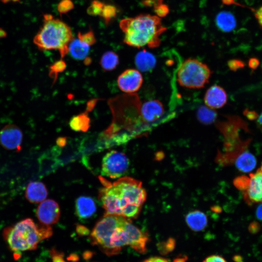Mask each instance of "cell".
Wrapping results in <instances>:
<instances>
[{
  "label": "cell",
  "mask_w": 262,
  "mask_h": 262,
  "mask_svg": "<svg viewBox=\"0 0 262 262\" xmlns=\"http://www.w3.org/2000/svg\"><path fill=\"white\" fill-rule=\"evenodd\" d=\"M92 244L107 256L118 254L126 246L136 252H147L149 237L147 232L134 225L130 219L107 214L95 225L90 234Z\"/></svg>",
  "instance_id": "6da1fadb"
},
{
  "label": "cell",
  "mask_w": 262,
  "mask_h": 262,
  "mask_svg": "<svg viewBox=\"0 0 262 262\" xmlns=\"http://www.w3.org/2000/svg\"><path fill=\"white\" fill-rule=\"evenodd\" d=\"M103 185L98 198L105 215L114 214L129 219L137 218L147 198V192L141 181L123 177L111 182L99 177Z\"/></svg>",
  "instance_id": "7a4b0ae2"
},
{
  "label": "cell",
  "mask_w": 262,
  "mask_h": 262,
  "mask_svg": "<svg viewBox=\"0 0 262 262\" xmlns=\"http://www.w3.org/2000/svg\"><path fill=\"white\" fill-rule=\"evenodd\" d=\"M119 27L124 35V42L136 48L158 47L161 35L167 30L160 17L149 14L125 18L120 21Z\"/></svg>",
  "instance_id": "3957f363"
},
{
  "label": "cell",
  "mask_w": 262,
  "mask_h": 262,
  "mask_svg": "<svg viewBox=\"0 0 262 262\" xmlns=\"http://www.w3.org/2000/svg\"><path fill=\"white\" fill-rule=\"evenodd\" d=\"M52 233L50 226L37 224L29 218L4 228L2 236L16 260L22 252L36 249L38 245L43 240L49 238Z\"/></svg>",
  "instance_id": "277c9868"
},
{
  "label": "cell",
  "mask_w": 262,
  "mask_h": 262,
  "mask_svg": "<svg viewBox=\"0 0 262 262\" xmlns=\"http://www.w3.org/2000/svg\"><path fill=\"white\" fill-rule=\"evenodd\" d=\"M73 38L68 25L51 15L46 14L33 42L41 50H58L63 58L68 52L69 44Z\"/></svg>",
  "instance_id": "5b68a950"
},
{
  "label": "cell",
  "mask_w": 262,
  "mask_h": 262,
  "mask_svg": "<svg viewBox=\"0 0 262 262\" xmlns=\"http://www.w3.org/2000/svg\"><path fill=\"white\" fill-rule=\"evenodd\" d=\"M212 73L206 64L196 59L188 58L180 66L177 81L182 87L200 89L209 82Z\"/></svg>",
  "instance_id": "8992f818"
},
{
  "label": "cell",
  "mask_w": 262,
  "mask_h": 262,
  "mask_svg": "<svg viewBox=\"0 0 262 262\" xmlns=\"http://www.w3.org/2000/svg\"><path fill=\"white\" fill-rule=\"evenodd\" d=\"M128 158L123 153L112 150L103 157L101 165V173L111 179L122 177L129 166Z\"/></svg>",
  "instance_id": "52a82bcc"
},
{
  "label": "cell",
  "mask_w": 262,
  "mask_h": 262,
  "mask_svg": "<svg viewBox=\"0 0 262 262\" xmlns=\"http://www.w3.org/2000/svg\"><path fill=\"white\" fill-rule=\"evenodd\" d=\"M22 140V131L15 124L6 125L0 131V145L7 150L20 151Z\"/></svg>",
  "instance_id": "ba28073f"
},
{
  "label": "cell",
  "mask_w": 262,
  "mask_h": 262,
  "mask_svg": "<svg viewBox=\"0 0 262 262\" xmlns=\"http://www.w3.org/2000/svg\"><path fill=\"white\" fill-rule=\"evenodd\" d=\"M36 213L41 224L50 226L58 222L60 215V210L56 201L48 199L40 203Z\"/></svg>",
  "instance_id": "9c48e42d"
},
{
  "label": "cell",
  "mask_w": 262,
  "mask_h": 262,
  "mask_svg": "<svg viewBox=\"0 0 262 262\" xmlns=\"http://www.w3.org/2000/svg\"><path fill=\"white\" fill-rule=\"evenodd\" d=\"M119 89L126 93H134L141 87L143 78L139 71L128 69L123 72L117 78Z\"/></svg>",
  "instance_id": "30bf717a"
},
{
  "label": "cell",
  "mask_w": 262,
  "mask_h": 262,
  "mask_svg": "<svg viewBox=\"0 0 262 262\" xmlns=\"http://www.w3.org/2000/svg\"><path fill=\"white\" fill-rule=\"evenodd\" d=\"M164 112L163 104L157 99L149 100L140 105V115L143 121L147 124L159 120Z\"/></svg>",
  "instance_id": "8fae6325"
},
{
  "label": "cell",
  "mask_w": 262,
  "mask_h": 262,
  "mask_svg": "<svg viewBox=\"0 0 262 262\" xmlns=\"http://www.w3.org/2000/svg\"><path fill=\"white\" fill-rule=\"evenodd\" d=\"M227 101L225 90L218 85L211 86L206 92L204 101L206 106L213 110L224 106Z\"/></svg>",
  "instance_id": "7c38bea8"
},
{
  "label": "cell",
  "mask_w": 262,
  "mask_h": 262,
  "mask_svg": "<svg viewBox=\"0 0 262 262\" xmlns=\"http://www.w3.org/2000/svg\"><path fill=\"white\" fill-rule=\"evenodd\" d=\"M250 181L245 197L249 202H262V171L259 168L249 175Z\"/></svg>",
  "instance_id": "4fadbf2b"
},
{
  "label": "cell",
  "mask_w": 262,
  "mask_h": 262,
  "mask_svg": "<svg viewBox=\"0 0 262 262\" xmlns=\"http://www.w3.org/2000/svg\"><path fill=\"white\" fill-rule=\"evenodd\" d=\"M47 196L48 190L41 182H30L26 187L25 197L32 203H40L46 199Z\"/></svg>",
  "instance_id": "5bb4252c"
},
{
  "label": "cell",
  "mask_w": 262,
  "mask_h": 262,
  "mask_svg": "<svg viewBox=\"0 0 262 262\" xmlns=\"http://www.w3.org/2000/svg\"><path fill=\"white\" fill-rule=\"evenodd\" d=\"M75 208L78 216L82 219L90 217L96 211V206L94 200L85 196H82L77 199Z\"/></svg>",
  "instance_id": "9a60e30c"
},
{
  "label": "cell",
  "mask_w": 262,
  "mask_h": 262,
  "mask_svg": "<svg viewBox=\"0 0 262 262\" xmlns=\"http://www.w3.org/2000/svg\"><path fill=\"white\" fill-rule=\"evenodd\" d=\"M185 221L189 228L195 231L203 230L208 224L206 215L197 210L189 212L185 216Z\"/></svg>",
  "instance_id": "2e32d148"
},
{
  "label": "cell",
  "mask_w": 262,
  "mask_h": 262,
  "mask_svg": "<svg viewBox=\"0 0 262 262\" xmlns=\"http://www.w3.org/2000/svg\"><path fill=\"white\" fill-rule=\"evenodd\" d=\"M90 47L88 44L80 40L78 38H73L69 44L68 52L74 59L85 61L88 58L87 56Z\"/></svg>",
  "instance_id": "e0dca14e"
},
{
  "label": "cell",
  "mask_w": 262,
  "mask_h": 262,
  "mask_svg": "<svg viewBox=\"0 0 262 262\" xmlns=\"http://www.w3.org/2000/svg\"><path fill=\"white\" fill-rule=\"evenodd\" d=\"M135 63L137 68L140 71L147 72L154 67L156 58L152 54L144 49L136 54Z\"/></svg>",
  "instance_id": "ac0fdd59"
},
{
  "label": "cell",
  "mask_w": 262,
  "mask_h": 262,
  "mask_svg": "<svg viewBox=\"0 0 262 262\" xmlns=\"http://www.w3.org/2000/svg\"><path fill=\"white\" fill-rule=\"evenodd\" d=\"M215 23L218 28L224 32H231L236 26V20L234 16L228 11L219 13L216 16Z\"/></svg>",
  "instance_id": "d6986e66"
},
{
  "label": "cell",
  "mask_w": 262,
  "mask_h": 262,
  "mask_svg": "<svg viewBox=\"0 0 262 262\" xmlns=\"http://www.w3.org/2000/svg\"><path fill=\"white\" fill-rule=\"evenodd\" d=\"M257 164L255 157L248 151L242 152L236 159L235 165L239 170L248 173L253 170Z\"/></svg>",
  "instance_id": "ffe728a7"
},
{
  "label": "cell",
  "mask_w": 262,
  "mask_h": 262,
  "mask_svg": "<svg viewBox=\"0 0 262 262\" xmlns=\"http://www.w3.org/2000/svg\"><path fill=\"white\" fill-rule=\"evenodd\" d=\"M69 124L74 131L85 132L90 127V118L86 113H83L72 117Z\"/></svg>",
  "instance_id": "44dd1931"
},
{
  "label": "cell",
  "mask_w": 262,
  "mask_h": 262,
  "mask_svg": "<svg viewBox=\"0 0 262 262\" xmlns=\"http://www.w3.org/2000/svg\"><path fill=\"white\" fill-rule=\"evenodd\" d=\"M119 63L118 55L114 51H107L101 56L100 65L105 71L114 70Z\"/></svg>",
  "instance_id": "7402d4cb"
},
{
  "label": "cell",
  "mask_w": 262,
  "mask_h": 262,
  "mask_svg": "<svg viewBox=\"0 0 262 262\" xmlns=\"http://www.w3.org/2000/svg\"><path fill=\"white\" fill-rule=\"evenodd\" d=\"M216 115V113L214 110L207 106H201L198 110V119L203 124L212 123L215 120Z\"/></svg>",
  "instance_id": "603a6c76"
},
{
  "label": "cell",
  "mask_w": 262,
  "mask_h": 262,
  "mask_svg": "<svg viewBox=\"0 0 262 262\" xmlns=\"http://www.w3.org/2000/svg\"><path fill=\"white\" fill-rule=\"evenodd\" d=\"M117 8L110 4H105L100 16L103 19L105 24L108 25L117 15Z\"/></svg>",
  "instance_id": "cb8c5ba5"
},
{
  "label": "cell",
  "mask_w": 262,
  "mask_h": 262,
  "mask_svg": "<svg viewBox=\"0 0 262 262\" xmlns=\"http://www.w3.org/2000/svg\"><path fill=\"white\" fill-rule=\"evenodd\" d=\"M176 241L173 238H169L164 241L159 243L157 249L159 253L163 255H166L172 252L175 247Z\"/></svg>",
  "instance_id": "d4e9b609"
},
{
  "label": "cell",
  "mask_w": 262,
  "mask_h": 262,
  "mask_svg": "<svg viewBox=\"0 0 262 262\" xmlns=\"http://www.w3.org/2000/svg\"><path fill=\"white\" fill-rule=\"evenodd\" d=\"M66 68V63L63 60L54 62L49 67V75L55 81L59 73L63 72Z\"/></svg>",
  "instance_id": "484cf974"
},
{
  "label": "cell",
  "mask_w": 262,
  "mask_h": 262,
  "mask_svg": "<svg viewBox=\"0 0 262 262\" xmlns=\"http://www.w3.org/2000/svg\"><path fill=\"white\" fill-rule=\"evenodd\" d=\"M105 3L99 0H93L87 9V13L90 16L100 15Z\"/></svg>",
  "instance_id": "4316f807"
},
{
  "label": "cell",
  "mask_w": 262,
  "mask_h": 262,
  "mask_svg": "<svg viewBox=\"0 0 262 262\" xmlns=\"http://www.w3.org/2000/svg\"><path fill=\"white\" fill-rule=\"evenodd\" d=\"M250 178L246 176H241L237 177L233 180L235 186L240 190L246 191L248 188Z\"/></svg>",
  "instance_id": "83f0119b"
},
{
  "label": "cell",
  "mask_w": 262,
  "mask_h": 262,
  "mask_svg": "<svg viewBox=\"0 0 262 262\" xmlns=\"http://www.w3.org/2000/svg\"><path fill=\"white\" fill-rule=\"evenodd\" d=\"M78 38L80 40L87 43L90 46L94 45L96 42L95 36L92 30H90L85 33L79 32Z\"/></svg>",
  "instance_id": "f1b7e54d"
},
{
  "label": "cell",
  "mask_w": 262,
  "mask_h": 262,
  "mask_svg": "<svg viewBox=\"0 0 262 262\" xmlns=\"http://www.w3.org/2000/svg\"><path fill=\"white\" fill-rule=\"evenodd\" d=\"M74 3L71 0H62L57 5V10L61 14H65L74 8Z\"/></svg>",
  "instance_id": "f546056e"
},
{
  "label": "cell",
  "mask_w": 262,
  "mask_h": 262,
  "mask_svg": "<svg viewBox=\"0 0 262 262\" xmlns=\"http://www.w3.org/2000/svg\"><path fill=\"white\" fill-rule=\"evenodd\" d=\"M153 9L155 13L159 17H165L169 12L168 6L166 4L164 3L157 5Z\"/></svg>",
  "instance_id": "4dcf8cb0"
},
{
  "label": "cell",
  "mask_w": 262,
  "mask_h": 262,
  "mask_svg": "<svg viewBox=\"0 0 262 262\" xmlns=\"http://www.w3.org/2000/svg\"><path fill=\"white\" fill-rule=\"evenodd\" d=\"M228 65L231 70L235 71L239 68L244 67L245 64L243 61L240 60L233 59L229 62Z\"/></svg>",
  "instance_id": "1f68e13d"
},
{
  "label": "cell",
  "mask_w": 262,
  "mask_h": 262,
  "mask_svg": "<svg viewBox=\"0 0 262 262\" xmlns=\"http://www.w3.org/2000/svg\"><path fill=\"white\" fill-rule=\"evenodd\" d=\"M202 262H227V261L222 256L214 254L208 256Z\"/></svg>",
  "instance_id": "d6a6232c"
},
{
  "label": "cell",
  "mask_w": 262,
  "mask_h": 262,
  "mask_svg": "<svg viewBox=\"0 0 262 262\" xmlns=\"http://www.w3.org/2000/svg\"><path fill=\"white\" fill-rule=\"evenodd\" d=\"M248 229L250 233L256 234L260 231L261 226L258 222L253 221L248 225Z\"/></svg>",
  "instance_id": "836d02e7"
},
{
  "label": "cell",
  "mask_w": 262,
  "mask_h": 262,
  "mask_svg": "<svg viewBox=\"0 0 262 262\" xmlns=\"http://www.w3.org/2000/svg\"><path fill=\"white\" fill-rule=\"evenodd\" d=\"M163 0H144L142 1V3L145 6H152L154 8L157 5L163 3Z\"/></svg>",
  "instance_id": "e575fe53"
},
{
  "label": "cell",
  "mask_w": 262,
  "mask_h": 262,
  "mask_svg": "<svg viewBox=\"0 0 262 262\" xmlns=\"http://www.w3.org/2000/svg\"><path fill=\"white\" fill-rule=\"evenodd\" d=\"M141 262H170L166 258L158 257V256H154L145 259Z\"/></svg>",
  "instance_id": "d590c367"
},
{
  "label": "cell",
  "mask_w": 262,
  "mask_h": 262,
  "mask_svg": "<svg viewBox=\"0 0 262 262\" xmlns=\"http://www.w3.org/2000/svg\"><path fill=\"white\" fill-rule=\"evenodd\" d=\"M244 114L249 120H255L258 117V115L255 111H250L248 109L245 110Z\"/></svg>",
  "instance_id": "8d00e7d4"
},
{
  "label": "cell",
  "mask_w": 262,
  "mask_h": 262,
  "mask_svg": "<svg viewBox=\"0 0 262 262\" xmlns=\"http://www.w3.org/2000/svg\"><path fill=\"white\" fill-rule=\"evenodd\" d=\"M53 262H65L62 258V256L57 252L52 249L50 252Z\"/></svg>",
  "instance_id": "74e56055"
},
{
  "label": "cell",
  "mask_w": 262,
  "mask_h": 262,
  "mask_svg": "<svg viewBox=\"0 0 262 262\" xmlns=\"http://www.w3.org/2000/svg\"><path fill=\"white\" fill-rule=\"evenodd\" d=\"M260 64L259 60L256 58H251L248 61V66L252 69H256Z\"/></svg>",
  "instance_id": "f35d334b"
},
{
  "label": "cell",
  "mask_w": 262,
  "mask_h": 262,
  "mask_svg": "<svg viewBox=\"0 0 262 262\" xmlns=\"http://www.w3.org/2000/svg\"><path fill=\"white\" fill-rule=\"evenodd\" d=\"M255 16L261 27H262V6L255 12Z\"/></svg>",
  "instance_id": "ab89813d"
},
{
  "label": "cell",
  "mask_w": 262,
  "mask_h": 262,
  "mask_svg": "<svg viewBox=\"0 0 262 262\" xmlns=\"http://www.w3.org/2000/svg\"><path fill=\"white\" fill-rule=\"evenodd\" d=\"M256 215L258 219L262 221V204H260L257 207Z\"/></svg>",
  "instance_id": "60d3db41"
},
{
  "label": "cell",
  "mask_w": 262,
  "mask_h": 262,
  "mask_svg": "<svg viewBox=\"0 0 262 262\" xmlns=\"http://www.w3.org/2000/svg\"><path fill=\"white\" fill-rule=\"evenodd\" d=\"M223 4L225 5H230L232 4H235L236 5H238L242 7H245V6H244L239 3L236 2L235 1V0H221Z\"/></svg>",
  "instance_id": "b9f144b4"
},
{
  "label": "cell",
  "mask_w": 262,
  "mask_h": 262,
  "mask_svg": "<svg viewBox=\"0 0 262 262\" xmlns=\"http://www.w3.org/2000/svg\"><path fill=\"white\" fill-rule=\"evenodd\" d=\"M187 261V257L186 256L178 257L174 259L173 262H186Z\"/></svg>",
  "instance_id": "7bdbcfd3"
},
{
  "label": "cell",
  "mask_w": 262,
  "mask_h": 262,
  "mask_svg": "<svg viewBox=\"0 0 262 262\" xmlns=\"http://www.w3.org/2000/svg\"><path fill=\"white\" fill-rule=\"evenodd\" d=\"M66 143V139L64 138H59L57 141L58 146H62Z\"/></svg>",
  "instance_id": "ee69618b"
},
{
  "label": "cell",
  "mask_w": 262,
  "mask_h": 262,
  "mask_svg": "<svg viewBox=\"0 0 262 262\" xmlns=\"http://www.w3.org/2000/svg\"><path fill=\"white\" fill-rule=\"evenodd\" d=\"M233 260L235 262H242L243 259L240 255H235L233 256Z\"/></svg>",
  "instance_id": "f6af8a7d"
},
{
  "label": "cell",
  "mask_w": 262,
  "mask_h": 262,
  "mask_svg": "<svg viewBox=\"0 0 262 262\" xmlns=\"http://www.w3.org/2000/svg\"><path fill=\"white\" fill-rule=\"evenodd\" d=\"M257 124L261 129L262 130V113L259 116L257 119Z\"/></svg>",
  "instance_id": "bcb514c9"
},
{
  "label": "cell",
  "mask_w": 262,
  "mask_h": 262,
  "mask_svg": "<svg viewBox=\"0 0 262 262\" xmlns=\"http://www.w3.org/2000/svg\"><path fill=\"white\" fill-rule=\"evenodd\" d=\"M6 36V33L2 29L0 28V38L4 37Z\"/></svg>",
  "instance_id": "7dc6e473"
}]
</instances>
